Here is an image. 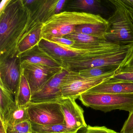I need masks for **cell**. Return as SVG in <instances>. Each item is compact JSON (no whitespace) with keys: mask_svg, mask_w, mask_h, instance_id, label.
Wrapping results in <instances>:
<instances>
[{"mask_svg":"<svg viewBox=\"0 0 133 133\" xmlns=\"http://www.w3.org/2000/svg\"><path fill=\"white\" fill-rule=\"evenodd\" d=\"M30 10L23 0H11L0 13V62L17 56L26 33Z\"/></svg>","mask_w":133,"mask_h":133,"instance_id":"1","label":"cell"},{"mask_svg":"<svg viewBox=\"0 0 133 133\" xmlns=\"http://www.w3.org/2000/svg\"><path fill=\"white\" fill-rule=\"evenodd\" d=\"M99 23H107V20L95 14L63 11L53 15L43 25L42 38L49 40L55 37H64L74 31L78 25Z\"/></svg>","mask_w":133,"mask_h":133,"instance_id":"2","label":"cell"},{"mask_svg":"<svg viewBox=\"0 0 133 133\" xmlns=\"http://www.w3.org/2000/svg\"><path fill=\"white\" fill-rule=\"evenodd\" d=\"M115 8L108 20L105 35L108 42L119 46L133 44V23L130 12L119 0H111Z\"/></svg>","mask_w":133,"mask_h":133,"instance_id":"3","label":"cell"},{"mask_svg":"<svg viewBox=\"0 0 133 133\" xmlns=\"http://www.w3.org/2000/svg\"><path fill=\"white\" fill-rule=\"evenodd\" d=\"M38 45L48 56L56 61L61 65L64 61L88 58L118 49L121 46L112 44L96 49H79L74 46L54 43L42 38L41 39Z\"/></svg>","mask_w":133,"mask_h":133,"instance_id":"4","label":"cell"},{"mask_svg":"<svg viewBox=\"0 0 133 133\" xmlns=\"http://www.w3.org/2000/svg\"><path fill=\"white\" fill-rule=\"evenodd\" d=\"M79 99L87 107L104 112L115 110L129 112L133 110V94H114L86 92Z\"/></svg>","mask_w":133,"mask_h":133,"instance_id":"5","label":"cell"},{"mask_svg":"<svg viewBox=\"0 0 133 133\" xmlns=\"http://www.w3.org/2000/svg\"><path fill=\"white\" fill-rule=\"evenodd\" d=\"M132 44L121 46L118 49L88 58L64 61L61 65L69 71H74L106 65L119 66Z\"/></svg>","mask_w":133,"mask_h":133,"instance_id":"6","label":"cell"},{"mask_svg":"<svg viewBox=\"0 0 133 133\" xmlns=\"http://www.w3.org/2000/svg\"><path fill=\"white\" fill-rule=\"evenodd\" d=\"M115 73L96 77L85 78L81 76L78 71H69L61 84L63 99L70 98L75 100L83 93L109 80Z\"/></svg>","mask_w":133,"mask_h":133,"instance_id":"7","label":"cell"},{"mask_svg":"<svg viewBox=\"0 0 133 133\" xmlns=\"http://www.w3.org/2000/svg\"><path fill=\"white\" fill-rule=\"evenodd\" d=\"M30 122L43 125L64 123L61 105L59 102L30 103L26 106Z\"/></svg>","mask_w":133,"mask_h":133,"instance_id":"8","label":"cell"},{"mask_svg":"<svg viewBox=\"0 0 133 133\" xmlns=\"http://www.w3.org/2000/svg\"><path fill=\"white\" fill-rule=\"evenodd\" d=\"M21 66L30 86L32 96L41 90L64 68L62 66L35 64L23 61H21Z\"/></svg>","mask_w":133,"mask_h":133,"instance_id":"9","label":"cell"},{"mask_svg":"<svg viewBox=\"0 0 133 133\" xmlns=\"http://www.w3.org/2000/svg\"><path fill=\"white\" fill-rule=\"evenodd\" d=\"M58 1L36 0L33 4L28 6L30 9V15L24 39L36 29L42 26L46 22L55 15V9Z\"/></svg>","mask_w":133,"mask_h":133,"instance_id":"10","label":"cell"},{"mask_svg":"<svg viewBox=\"0 0 133 133\" xmlns=\"http://www.w3.org/2000/svg\"><path fill=\"white\" fill-rule=\"evenodd\" d=\"M21 74L19 56L0 62V84L14 96L17 94Z\"/></svg>","mask_w":133,"mask_h":133,"instance_id":"11","label":"cell"},{"mask_svg":"<svg viewBox=\"0 0 133 133\" xmlns=\"http://www.w3.org/2000/svg\"><path fill=\"white\" fill-rule=\"evenodd\" d=\"M69 71L65 68L55 75L38 92L32 96L31 102L60 103L63 99L61 85L64 77Z\"/></svg>","mask_w":133,"mask_h":133,"instance_id":"12","label":"cell"},{"mask_svg":"<svg viewBox=\"0 0 133 133\" xmlns=\"http://www.w3.org/2000/svg\"><path fill=\"white\" fill-rule=\"evenodd\" d=\"M64 123L70 133H77L82 128H86L83 109L78 105L75 99L67 98L63 99L60 102Z\"/></svg>","mask_w":133,"mask_h":133,"instance_id":"13","label":"cell"},{"mask_svg":"<svg viewBox=\"0 0 133 133\" xmlns=\"http://www.w3.org/2000/svg\"><path fill=\"white\" fill-rule=\"evenodd\" d=\"M109 80L98 85L86 92L107 94H133V82H111Z\"/></svg>","mask_w":133,"mask_h":133,"instance_id":"14","label":"cell"},{"mask_svg":"<svg viewBox=\"0 0 133 133\" xmlns=\"http://www.w3.org/2000/svg\"><path fill=\"white\" fill-rule=\"evenodd\" d=\"M38 44L19 56L21 61L52 66L63 67L59 62L48 56L40 49Z\"/></svg>","mask_w":133,"mask_h":133,"instance_id":"15","label":"cell"},{"mask_svg":"<svg viewBox=\"0 0 133 133\" xmlns=\"http://www.w3.org/2000/svg\"><path fill=\"white\" fill-rule=\"evenodd\" d=\"M67 7L70 10L83 11L90 14L100 12L103 8L102 1L99 0H74L70 1Z\"/></svg>","mask_w":133,"mask_h":133,"instance_id":"16","label":"cell"},{"mask_svg":"<svg viewBox=\"0 0 133 133\" xmlns=\"http://www.w3.org/2000/svg\"><path fill=\"white\" fill-rule=\"evenodd\" d=\"M28 120L29 119L26 107H19L18 105L3 119H1L5 128L7 127H13L19 123Z\"/></svg>","mask_w":133,"mask_h":133,"instance_id":"17","label":"cell"},{"mask_svg":"<svg viewBox=\"0 0 133 133\" xmlns=\"http://www.w3.org/2000/svg\"><path fill=\"white\" fill-rule=\"evenodd\" d=\"M107 27L108 22L106 23L86 24L76 26L74 31L84 33L106 40L105 35Z\"/></svg>","mask_w":133,"mask_h":133,"instance_id":"18","label":"cell"},{"mask_svg":"<svg viewBox=\"0 0 133 133\" xmlns=\"http://www.w3.org/2000/svg\"><path fill=\"white\" fill-rule=\"evenodd\" d=\"M14 96L0 84V118L3 119L17 105Z\"/></svg>","mask_w":133,"mask_h":133,"instance_id":"19","label":"cell"},{"mask_svg":"<svg viewBox=\"0 0 133 133\" xmlns=\"http://www.w3.org/2000/svg\"><path fill=\"white\" fill-rule=\"evenodd\" d=\"M31 98L30 86L21 68L20 84L15 101L18 106L26 107L31 102Z\"/></svg>","mask_w":133,"mask_h":133,"instance_id":"20","label":"cell"},{"mask_svg":"<svg viewBox=\"0 0 133 133\" xmlns=\"http://www.w3.org/2000/svg\"><path fill=\"white\" fill-rule=\"evenodd\" d=\"M42 27H39L26 36L21 42L17 56H19L39 44L42 39Z\"/></svg>","mask_w":133,"mask_h":133,"instance_id":"21","label":"cell"},{"mask_svg":"<svg viewBox=\"0 0 133 133\" xmlns=\"http://www.w3.org/2000/svg\"><path fill=\"white\" fill-rule=\"evenodd\" d=\"M119 66L118 65L100 66L81 70L78 72L84 77H96L116 72Z\"/></svg>","mask_w":133,"mask_h":133,"instance_id":"22","label":"cell"},{"mask_svg":"<svg viewBox=\"0 0 133 133\" xmlns=\"http://www.w3.org/2000/svg\"><path fill=\"white\" fill-rule=\"evenodd\" d=\"M64 37L74 41L75 43L83 45H96L108 42L105 39L76 31L73 32Z\"/></svg>","mask_w":133,"mask_h":133,"instance_id":"23","label":"cell"},{"mask_svg":"<svg viewBox=\"0 0 133 133\" xmlns=\"http://www.w3.org/2000/svg\"><path fill=\"white\" fill-rule=\"evenodd\" d=\"M31 123L32 133H70L65 123L52 125H43Z\"/></svg>","mask_w":133,"mask_h":133,"instance_id":"24","label":"cell"},{"mask_svg":"<svg viewBox=\"0 0 133 133\" xmlns=\"http://www.w3.org/2000/svg\"><path fill=\"white\" fill-rule=\"evenodd\" d=\"M11 128L19 133H32L31 123L29 120L19 123Z\"/></svg>","mask_w":133,"mask_h":133,"instance_id":"25","label":"cell"},{"mask_svg":"<svg viewBox=\"0 0 133 133\" xmlns=\"http://www.w3.org/2000/svg\"><path fill=\"white\" fill-rule=\"evenodd\" d=\"M110 81H123L133 82V73L115 74L109 80Z\"/></svg>","mask_w":133,"mask_h":133,"instance_id":"26","label":"cell"},{"mask_svg":"<svg viewBox=\"0 0 133 133\" xmlns=\"http://www.w3.org/2000/svg\"><path fill=\"white\" fill-rule=\"evenodd\" d=\"M84 133H121L107 128L105 127H92L88 125Z\"/></svg>","mask_w":133,"mask_h":133,"instance_id":"27","label":"cell"},{"mask_svg":"<svg viewBox=\"0 0 133 133\" xmlns=\"http://www.w3.org/2000/svg\"><path fill=\"white\" fill-rule=\"evenodd\" d=\"M121 133H133V110L129 113V116L125 121Z\"/></svg>","mask_w":133,"mask_h":133,"instance_id":"28","label":"cell"},{"mask_svg":"<svg viewBox=\"0 0 133 133\" xmlns=\"http://www.w3.org/2000/svg\"><path fill=\"white\" fill-rule=\"evenodd\" d=\"M131 66H133V44L129 49L125 58L118 69Z\"/></svg>","mask_w":133,"mask_h":133,"instance_id":"29","label":"cell"},{"mask_svg":"<svg viewBox=\"0 0 133 133\" xmlns=\"http://www.w3.org/2000/svg\"><path fill=\"white\" fill-rule=\"evenodd\" d=\"M49 40L54 43L71 46H73L75 43L74 41L64 37H55Z\"/></svg>","mask_w":133,"mask_h":133,"instance_id":"30","label":"cell"},{"mask_svg":"<svg viewBox=\"0 0 133 133\" xmlns=\"http://www.w3.org/2000/svg\"><path fill=\"white\" fill-rule=\"evenodd\" d=\"M121 3L128 10L133 13V0H119Z\"/></svg>","mask_w":133,"mask_h":133,"instance_id":"31","label":"cell"},{"mask_svg":"<svg viewBox=\"0 0 133 133\" xmlns=\"http://www.w3.org/2000/svg\"><path fill=\"white\" fill-rule=\"evenodd\" d=\"M67 1L66 0H59L56 6V9L55 11V15L61 13V11L63 8L65 3Z\"/></svg>","mask_w":133,"mask_h":133,"instance_id":"32","label":"cell"},{"mask_svg":"<svg viewBox=\"0 0 133 133\" xmlns=\"http://www.w3.org/2000/svg\"><path fill=\"white\" fill-rule=\"evenodd\" d=\"M120 73H133V66L126 67L119 69H117L115 74Z\"/></svg>","mask_w":133,"mask_h":133,"instance_id":"33","label":"cell"},{"mask_svg":"<svg viewBox=\"0 0 133 133\" xmlns=\"http://www.w3.org/2000/svg\"><path fill=\"white\" fill-rule=\"evenodd\" d=\"M11 0H2L0 5V13H1L6 8Z\"/></svg>","mask_w":133,"mask_h":133,"instance_id":"34","label":"cell"},{"mask_svg":"<svg viewBox=\"0 0 133 133\" xmlns=\"http://www.w3.org/2000/svg\"><path fill=\"white\" fill-rule=\"evenodd\" d=\"M24 3L27 6H31L36 2V0H23Z\"/></svg>","mask_w":133,"mask_h":133,"instance_id":"35","label":"cell"},{"mask_svg":"<svg viewBox=\"0 0 133 133\" xmlns=\"http://www.w3.org/2000/svg\"><path fill=\"white\" fill-rule=\"evenodd\" d=\"M0 133H6V128L4 127V124L3 122L1 121V123H0Z\"/></svg>","mask_w":133,"mask_h":133,"instance_id":"36","label":"cell"},{"mask_svg":"<svg viewBox=\"0 0 133 133\" xmlns=\"http://www.w3.org/2000/svg\"><path fill=\"white\" fill-rule=\"evenodd\" d=\"M6 133H21L16 131L13 130L12 128H11L7 127L6 128Z\"/></svg>","mask_w":133,"mask_h":133,"instance_id":"37","label":"cell"},{"mask_svg":"<svg viewBox=\"0 0 133 133\" xmlns=\"http://www.w3.org/2000/svg\"><path fill=\"white\" fill-rule=\"evenodd\" d=\"M130 17L131 18V20H132V22H133V13H131L130 12Z\"/></svg>","mask_w":133,"mask_h":133,"instance_id":"38","label":"cell"},{"mask_svg":"<svg viewBox=\"0 0 133 133\" xmlns=\"http://www.w3.org/2000/svg\"></svg>","mask_w":133,"mask_h":133,"instance_id":"39","label":"cell"}]
</instances>
